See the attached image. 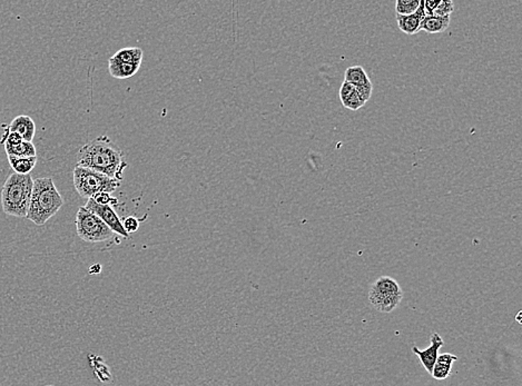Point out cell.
<instances>
[{
	"label": "cell",
	"mask_w": 522,
	"mask_h": 386,
	"mask_svg": "<svg viewBox=\"0 0 522 386\" xmlns=\"http://www.w3.org/2000/svg\"><path fill=\"white\" fill-rule=\"evenodd\" d=\"M45 386H55V385H45Z\"/></svg>",
	"instance_id": "d4e9b609"
},
{
	"label": "cell",
	"mask_w": 522,
	"mask_h": 386,
	"mask_svg": "<svg viewBox=\"0 0 522 386\" xmlns=\"http://www.w3.org/2000/svg\"><path fill=\"white\" fill-rule=\"evenodd\" d=\"M340 99L343 106L351 111H358L366 104L359 93L358 87L347 82H343L340 89Z\"/></svg>",
	"instance_id": "7c38bea8"
},
{
	"label": "cell",
	"mask_w": 522,
	"mask_h": 386,
	"mask_svg": "<svg viewBox=\"0 0 522 386\" xmlns=\"http://www.w3.org/2000/svg\"><path fill=\"white\" fill-rule=\"evenodd\" d=\"M139 68H141V65L125 64V63L115 61L111 57L108 59L109 74L116 80H128L137 74Z\"/></svg>",
	"instance_id": "5bb4252c"
},
{
	"label": "cell",
	"mask_w": 522,
	"mask_h": 386,
	"mask_svg": "<svg viewBox=\"0 0 522 386\" xmlns=\"http://www.w3.org/2000/svg\"><path fill=\"white\" fill-rule=\"evenodd\" d=\"M456 360H458V356L450 354V353H443V354L437 355V361H435V366H433V373H431L433 378L439 380V381L445 380L450 375L452 365Z\"/></svg>",
	"instance_id": "4fadbf2b"
},
{
	"label": "cell",
	"mask_w": 522,
	"mask_h": 386,
	"mask_svg": "<svg viewBox=\"0 0 522 386\" xmlns=\"http://www.w3.org/2000/svg\"><path fill=\"white\" fill-rule=\"evenodd\" d=\"M101 272V264H95V265H93V266H90V268H89L90 274H95V275H97V274H99V273Z\"/></svg>",
	"instance_id": "cb8c5ba5"
},
{
	"label": "cell",
	"mask_w": 522,
	"mask_h": 386,
	"mask_svg": "<svg viewBox=\"0 0 522 386\" xmlns=\"http://www.w3.org/2000/svg\"><path fill=\"white\" fill-rule=\"evenodd\" d=\"M454 4L452 0H440V3L437 6V8L433 13V16L435 17H447L451 16V13H454Z\"/></svg>",
	"instance_id": "ffe728a7"
},
{
	"label": "cell",
	"mask_w": 522,
	"mask_h": 386,
	"mask_svg": "<svg viewBox=\"0 0 522 386\" xmlns=\"http://www.w3.org/2000/svg\"><path fill=\"white\" fill-rule=\"evenodd\" d=\"M425 17V13H424L423 0H421L420 7L416 13L412 15H408V16H399L397 15V23H398L399 30L404 34L412 35L418 34L420 32V26H421L422 19Z\"/></svg>",
	"instance_id": "30bf717a"
},
{
	"label": "cell",
	"mask_w": 522,
	"mask_h": 386,
	"mask_svg": "<svg viewBox=\"0 0 522 386\" xmlns=\"http://www.w3.org/2000/svg\"><path fill=\"white\" fill-rule=\"evenodd\" d=\"M8 157V163L16 174L28 175L37 164V156L35 157Z\"/></svg>",
	"instance_id": "ac0fdd59"
},
{
	"label": "cell",
	"mask_w": 522,
	"mask_h": 386,
	"mask_svg": "<svg viewBox=\"0 0 522 386\" xmlns=\"http://www.w3.org/2000/svg\"><path fill=\"white\" fill-rule=\"evenodd\" d=\"M77 166L96 170L120 182L128 164L124 151L108 136L101 135L80 149Z\"/></svg>",
	"instance_id": "6da1fadb"
},
{
	"label": "cell",
	"mask_w": 522,
	"mask_h": 386,
	"mask_svg": "<svg viewBox=\"0 0 522 386\" xmlns=\"http://www.w3.org/2000/svg\"><path fill=\"white\" fill-rule=\"evenodd\" d=\"M85 207L90 212L97 215L111 228L113 233L118 234L124 238L130 237V234L123 228L122 220L111 205H99L93 199H89Z\"/></svg>",
	"instance_id": "52a82bcc"
},
{
	"label": "cell",
	"mask_w": 522,
	"mask_h": 386,
	"mask_svg": "<svg viewBox=\"0 0 522 386\" xmlns=\"http://www.w3.org/2000/svg\"><path fill=\"white\" fill-rule=\"evenodd\" d=\"M76 228L80 239L88 243L107 241L114 235L111 228L85 206L80 207L76 214Z\"/></svg>",
	"instance_id": "8992f818"
},
{
	"label": "cell",
	"mask_w": 522,
	"mask_h": 386,
	"mask_svg": "<svg viewBox=\"0 0 522 386\" xmlns=\"http://www.w3.org/2000/svg\"><path fill=\"white\" fill-rule=\"evenodd\" d=\"M7 130L9 132H15L17 135L20 136L23 139L32 143L35 134H36V125L30 116L19 115L16 118H13Z\"/></svg>",
	"instance_id": "8fae6325"
},
{
	"label": "cell",
	"mask_w": 522,
	"mask_h": 386,
	"mask_svg": "<svg viewBox=\"0 0 522 386\" xmlns=\"http://www.w3.org/2000/svg\"><path fill=\"white\" fill-rule=\"evenodd\" d=\"M94 201L99 205H115L117 204V199H113L111 194L108 193H99L97 195L94 196Z\"/></svg>",
	"instance_id": "603a6c76"
},
{
	"label": "cell",
	"mask_w": 522,
	"mask_h": 386,
	"mask_svg": "<svg viewBox=\"0 0 522 386\" xmlns=\"http://www.w3.org/2000/svg\"><path fill=\"white\" fill-rule=\"evenodd\" d=\"M123 228L128 234L135 233L139 228V220L135 217L130 216L123 220Z\"/></svg>",
	"instance_id": "7402d4cb"
},
{
	"label": "cell",
	"mask_w": 522,
	"mask_h": 386,
	"mask_svg": "<svg viewBox=\"0 0 522 386\" xmlns=\"http://www.w3.org/2000/svg\"><path fill=\"white\" fill-rule=\"evenodd\" d=\"M73 175L75 188L82 199H93L99 193H114L120 186V180L84 167H75Z\"/></svg>",
	"instance_id": "277c9868"
},
{
	"label": "cell",
	"mask_w": 522,
	"mask_h": 386,
	"mask_svg": "<svg viewBox=\"0 0 522 386\" xmlns=\"http://www.w3.org/2000/svg\"><path fill=\"white\" fill-rule=\"evenodd\" d=\"M111 58L125 64L142 65L144 58V51L141 48H123L117 51Z\"/></svg>",
	"instance_id": "e0dca14e"
},
{
	"label": "cell",
	"mask_w": 522,
	"mask_h": 386,
	"mask_svg": "<svg viewBox=\"0 0 522 386\" xmlns=\"http://www.w3.org/2000/svg\"><path fill=\"white\" fill-rule=\"evenodd\" d=\"M99 364H97V370H95L96 375H97V378H99L101 381H111V371H109L108 366H107L106 363L104 362L101 357V359H99Z\"/></svg>",
	"instance_id": "44dd1931"
},
{
	"label": "cell",
	"mask_w": 522,
	"mask_h": 386,
	"mask_svg": "<svg viewBox=\"0 0 522 386\" xmlns=\"http://www.w3.org/2000/svg\"><path fill=\"white\" fill-rule=\"evenodd\" d=\"M403 297V291L394 278L382 276L371 285L368 301L375 310L390 313L399 306Z\"/></svg>",
	"instance_id": "5b68a950"
},
{
	"label": "cell",
	"mask_w": 522,
	"mask_h": 386,
	"mask_svg": "<svg viewBox=\"0 0 522 386\" xmlns=\"http://www.w3.org/2000/svg\"><path fill=\"white\" fill-rule=\"evenodd\" d=\"M34 178L16 173L9 175L1 189L0 201L5 214L26 218L32 199Z\"/></svg>",
	"instance_id": "3957f363"
},
{
	"label": "cell",
	"mask_w": 522,
	"mask_h": 386,
	"mask_svg": "<svg viewBox=\"0 0 522 386\" xmlns=\"http://www.w3.org/2000/svg\"><path fill=\"white\" fill-rule=\"evenodd\" d=\"M443 344H445V342H443L442 337L437 333H433L431 335V344H430V347L428 349L421 351V349H418L416 347H412L414 354L418 355L424 368L430 374L433 373V366H435L437 355H439V349L443 347Z\"/></svg>",
	"instance_id": "9c48e42d"
},
{
	"label": "cell",
	"mask_w": 522,
	"mask_h": 386,
	"mask_svg": "<svg viewBox=\"0 0 522 386\" xmlns=\"http://www.w3.org/2000/svg\"><path fill=\"white\" fill-rule=\"evenodd\" d=\"M421 0H397L395 3V13L399 16L412 15L419 9Z\"/></svg>",
	"instance_id": "d6986e66"
},
{
	"label": "cell",
	"mask_w": 522,
	"mask_h": 386,
	"mask_svg": "<svg viewBox=\"0 0 522 386\" xmlns=\"http://www.w3.org/2000/svg\"><path fill=\"white\" fill-rule=\"evenodd\" d=\"M1 143L5 145L7 156L15 157H35L37 156V151L34 144L26 142L15 132H5Z\"/></svg>",
	"instance_id": "ba28073f"
},
{
	"label": "cell",
	"mask_w": 522,
	"mask_h": 386,
	"mask_svg": "<svg viewBox=\"0 0 522 386\" xmlns=\"http://www.w3.org/2000/svg\"><path fill=\"white\" fill-rule=\"evenodd\" d=\"M63 205L64 199L56 187L53 178H36L26 218L35 223V225H45L58 213Z\"/></svg>",
	"instance_id": "7a4b0ae2"
},
{
	"label": "cell",
	"mask_w": 522,
	"mask_h": 386,
	"mask_svg": "<svg viewBox=\"0 0 522 386\" xmlns=\"http://www.w3.org/2000/svg\"><path fill=\"white\" fill-rule=\"evenodd\" d=\"M450 22L451 16H425L422 19L420 30H423L428 34H441L448 30Z\"/></svg>",
	"instance_id": "9a60e30c"
},
{
	"label": "cell",
	"mask_w": 522,
	"mask_h": 386,
	"mask_svg": "<svg viewBox=\"0 0 522 386\" xmlns=\"http://www.w3.org/2000/svg\"><path fill=\"white\" fill-rule=\"evenodd\" d=\"M344 82L358 86V87H373L371 80L366 74L363 67L353 66L345 70Z\"/></svg>",
	"instance_id": "2e32d148"
}]
</instances>
